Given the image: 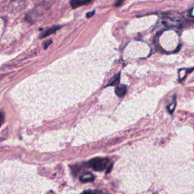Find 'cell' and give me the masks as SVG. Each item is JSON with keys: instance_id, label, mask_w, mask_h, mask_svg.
Listing matches in <instances>:
<instances>
[{"instance_id": "1", "label": "cell", "mask_w": 194, "mask_h": 194, "mask_svg": "<svg viewBox=\"0 0 194 194\" xmlns=\"http://www.w3.org/2000/svg\"><path fill=\"white\" fill-rule=\"evenodd\" d=\"M109 164V159L102 158H95L90 161L89 165L90 166L94 171H102L107 168Z\"/></svg>"}, {"instance_id": "2", "label": "cell", "mask_w": 194, "mask_h": 194, "mask_svg": "<svg viewBox=\"0 0 194 194\" xmlns=\"http://www.w3.org/2000/svg\"><path fill=\"white\" fill-rule=\"evenodd\" d=\"M60 27H59V26H55V27H52V28L48 29V30H45L44 32H43L42 34H40V37L41 39H43V38H45V37H48V36L52 35V34H53L54 33H55V32L57 31V30H59Z\"/></svg>"}, {"instance_id": "3", "label": "cell", "mask_w": 194, "mask_h": 194, "mask_svg": "<svg viewBox=\"0 0 194 194\" xmlns=\"http://www.w3.org/2000/svg\"><path fill=\"white\" fill-rule=\"evenodd\" d=\"M127 92V87L124 84H120L115 88V94L118 97H123Z\"/></svg>"}, {"instance_id": "4", "label": "cell", "mask_w": 194, "mask_h": 194, "mask_svg": "<svg viewBox=\"0 0 194 194\" xmlns=\"http://www.w3.org/2000/svg\"><path fill=\"white\" fill-rule=\"evenodd\" d=\"M94 176L90 173H85L80 177V181L82 182H90V181H93L94 180Z\"/></svg>"}, {"instance_id": "5", "label": "cell", "mask_w": 194, "mask_h": 194, "mask_svg": "<svg viewBox=\"0 0 194 194\" xmlns=\"http://www.w3.org/2000/svg\"><path fill=\"white\" fill-rule=\"evenodd\" d=\"M89 1H90V0H71V4L72 7L74 9V8H77V7H79L80 5H84V4L87 3Z\"/></svg>"}, {"instance_id": "6", "label": "cell", "mask_w": 194, "mask_h": 194, "mask_svg": "<svg viewBox=\"0 0 194 194\" xmlns=\"http://www.w3.org/2000/svg\"><path fill=\"white\" fill-rule=\"evenodd\" d=\"M120 80V74H117L116 75H115L113 77V78H112V80H110V82L109 83L108 86H115L118 85Z\"/></svg>"}, {"instance_id": "7", "label": "cell", "mask_w": 194, "mask_h": 194, "mask_svg": "<svg viewBox=\"0 0 194 194\" xmlns=\"http://www.w3.org/2000/svg\"><path fill=\"white\" fill-rule=\"evenodd\" d=\"M82 194H105L100 190H86Z\"/></svg>"}, {"instance_id": "8", "label": "cell", "mask_w": 194, "mask_h": 194, "mask_svg": "<svg viewBox=\"0 0 194 194\" xmlns=\"http://www.w3.org/2000/svg\"><path fill=\"white\" fill-rule=\"evenodd\" d=\"M4 114L3 112H0V126L2 125L4 122Z\"/></svg>"}, {"instance_id": "9", "label": "cell", "mask_w": 194, "mask_h": 194, "mask_svg": "<svg viewBox=\"0 0 194 194\" xmlns=\"http://www.w3.org/2000/svg\"><path fill=\"white\" fill-rule=\"evenodd\" d=\"M50 44H52V41H48V42H47L46 43L45 45H44V48H45V49H46V48H48V46L49 45H50Z\"/></svg>"}, {"instance_id": "10", "label": "cell", "mask_w": 194, "mask_h": 194, "mask_svg": "<svg viewBox=\"0 0 194 194\" xmlns=\"http://www.w3.org/2000/svg\"><path fill=\"white\" fill-rule=\"evenodd\" d=\"M94 14H95V12H94V11H93V12H91L90 13H88L87 15V18H90V17H92L93 15H94Z\"/></svg>"}, {"instance_id": "11", "label": "cell", "mask_w": 194, "mask_h": 194, "mask_svg": "<svg viewBox=\"0 0 194 194\" xmlns=\"http://www.w3.org/2000/svg\"><path fill=\"white\" fill-rule=\"evenodd\" d=\"M122 2H123V0H118V2L115 3V5L116 6H119L122 3Z\"/></svg>"}]
</instances>
